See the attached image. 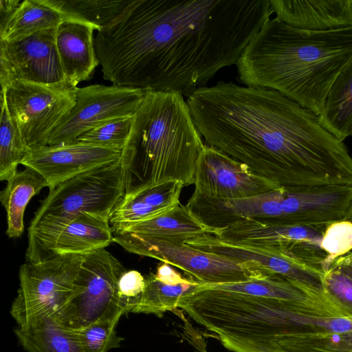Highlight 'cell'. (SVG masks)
I'll list each match as a JSON object with an SVG mask.
<instances>
[{
  "label": "cell",
  "instance_id": "1",
  "mask_svg": "<svg viewBox=\"0 0 352 352\" xmlns=\"http://www.w3.org/2000/svg\"><path fill=\"white\" fill-rule=\"evenodd\" d=\"M272 13L269 0H133L94 36L103 78L187 97L236 65Z\"/></svg>",
  "mask_w": 352,
  "mask_h": 352
},
{
  "label": "cell",
  "instance_id": "2",
  "mask_svg": "<svg viewBox=\"0 0 352 352\" xmlns=\"http://www.w3.org/2000/svg\"><path fill=\"white\" fill-rule=\"evenodd\" d=\"M186 102L206 144L280 188L352 186V156L318 116L277 91L220 82Z\"/></svg>",
  "mask_w": 352,
  "mask_h": 352
},
{
  "label": "cell",
  "instance_id": "3",
  "mask_svg": "<svg viewBox=\"0 0 352 352\" xmlns=\"http://www.w3.org/2000/svg\"><path fill=\"white\" fill-rule=\"evenodd\" d=\"M352 59V26L307 31L267 20L236 66L245 86L275 90L319 116L338 75Z\"/></svg>",
  "mask_w": 352,
  "mask_h": 352
},
{
  "label": "cell",
  "instance_id": "4",
  "mask_svg": "<svg viewBox=\"0 0 352 352\" xmlns=\"http://www.w3.org/2000/svg\"><path fill=\"white\" fill-rule=\"evenodd\" d=\"M204 146L184 96L146 91L122 159L132 170L142 171V183L175 179L187 186L195 183Z\"/></svg>",
  "mask_w": 352,
  "mask_h": 352
},
{
  "label": "cell",
  "instance_id": "5",
  "mask_svg": "<svg viewBox=\"0 0 352 352\" xmlns=\"http://www.w3.org/2000/svg\"><path fill=\"white\" fill-rule=\"evenodd\" d=\"M131 170L122 157L67 179L50 190L30 223L45 217L67 218L87 213L109 221L131 185Z\"/></svg>",
  "mask_w": 352,
  "mask_h": 352
},
{
  "label": "cell",
  "instance_id": "6",
  "mask_svg": "<svg viewBox=\"0 0 352 352\" xmlns=\"http://www.w3.org/2000/svg\"><path fill=\"white\" fill-rule=\"evenodd\" d=\"M125 268L104 248L84 254L72 296L57 321L78 330L103 319L126 314L119 296L118 282Z\"/></svg>",
  "mask_w": 352,
  "mask_h": 352
},
{
  "label": "cell",
  "instance_id": "7",
  "mask_svg": "<svg viewBox=\"0 0 352 352\" xmlns=\"http://www.w3.org/2000/svg\"><path fill=\"white\" fill-rule=\"evenodd\" d=\"M84 254L59 255L21 266L20 287L10 309L17 326L41 316L60 317L72 296Z\"/></svg>",
  "mask_w": 352,
  "mask_h": 352
},
{
  "label": "cell",
  "instance_id": "8",
  "mask_svg": "<svg viewBox=\"0 0 352 352\" xmlns=\"http://www.w3.org/2000/svg\"><path fill=\"white\" fill-rule=\"evenodd\" d=\"M113 242L130 253L179 268L191 280L202 285L241 283L269 276L252 263L201 250L184 243H170L131 233L116 234Z\"/></svg>",
  "mask_w": 352,
  "mask_h": 352
},
{
  "label": "cell",
  "instance_id": "9",
  "mask_svg": "<svg viewBox=\"0 0 352 352\" xmlns=\"http://www.w3.org/2000/svg\"><path fill=\"white\" fill-rule=\"evenodd\" d=\"M8 113L32 148L49 138L76 102V89L15 80L1 89Z\"/></svg>",
  "mask_w": 352,
  "mask_h": 352
},
{
  "label": "cell",
  "instance_id": "10",
  "mask_svg": "<svg viewBox=\"0 0 352 352\" xmlns=\"http://www.w3.org/2000/svg\"><path fill=\"white\" fill-rule=\"evenodd\" d=\"M113 239L109 221L93 214L45 217L30 224L27 262H39L63 254H84L105 248Z\"/></svg>",
  "mask_w": 352,
  "mask_h": 352
},
{
  "label": "cell",
  "instance_id": "11",
  "mask_svg": "<svg viewBox=\"0 0 352 352\" xmlns=\"http://www.w3.org/2000/svg\"><path fill=\"white\" fill-rule=\"evenodd\" d=\"M144 91L115 85H91L76 89V102L52 131L47 145L75 142L95 126L116 118L133 116Z\"/></svg>",
  "mask_w": 352,
  "mask_h": 352
},
{
  "label": "cell",
  "instance_id": "12",
  "mask_svg": "<svg viewBox=\"0 0 352 352\" xmlns=\"http://www.w3.org/2000/svg\"><path fill=\"white\" fill-rule=\"evenodd\" d=\"M56 28L22 38L0 41V83L15 80L74 88L67 81L56 44Z\"/></svg>",
  "mask_w": 352,
  "mask_h": 352
},
{
  "label": "cell",
  "instance_id": "13",
  "mask_svg": "<svg viewBox=\"0 0 352 352\" xmlns=\"http://www.w3.org/2000/svg\"><path fill=\"white\" fill-rule=\"evenodd\" d=\"M324 228L242 221L212 234L228 243L289 252L303 260L322 265L326 254L320 245Z\"/></svg>",
  "mask_w": 352,
  "mask_h": 352
},
{
  "label": "cell",
  "instance_id": "14",
  "mask_svg": "<svg viewBox=\"0 0 352 352\" xmlns=\"http://www.w3.org/2000/svg\"><path fill=\"white\" fill-rule=\"evenodd\" d=\"M195 192L219 199H241L280 188L222 151L205 144L197 164Z\"/></svg>",
  "mask_w": 352,
  "mask_h": 352
},
{
  "label": "cell",
  "instance_id": "15",
  "mask_svg": "<svg viewBox=\"0 0 352 352\" xmlns=\"http://www.w3.org/2000/svg\"><path fill=\"white\" fill-rule=\"evenodd\" d=\"M184 243L239 262L252 263L266 275H278L298 283L322 289L325 272L322 267L289 252L230 243L211 234L201 235Z\"/></svg>",
  "mask_w": 352,
  "mask_h": 352
},
{
  "label": "cell",
  "instance_id": "16",
  "mask_svg": "<svg viewBox=\"0 0 352 352\" xmlns=\"http://www.w3.org/2000/svg\"><path fill=\"white\" fill-rule=\"evenodd\" d=\"M122 151L75 141L30 148L21 164L40 173L51 190L80 173L119 160Z\"/></svg>",
  "mask_w": 352,
  "mask_h": 352
},
{
  "label": "cell",
  "instance_id": "17",
  "mask_svg": "<svg viewBox=\"0 0 352 352\" xmlns=\"http://www.w3.org/2000/svg\"><path fill=\"white\" fill-rule=\"evenodd\" d=\"M184 186L183 182L175 179L142 183L132 186L117 204L109 218L113 234L173 208L180 203Z\"/></svg>",
  "mask_w": 352,
  "mask_h": 352
},
{
  "label": "cell",
  "instance_id": "18",
  "mask_svg": "<svg viewBox=\"0 0 352 352\" xmlns=\"http://www.w3.org/2000/svg\"><path fill=\"white\" fill-rule=\"evenodd\" d=\"M99 28L72 17L63 21L56 30V44L65 76L74 88L89 80L99 64L94 32Z\"/></svg>",
  "mask_w": 352,
  "mask_h": 352
},
{
  "label": "cell",
  "instance_id": "19",
  "mask_svg": "<svg viewBox=\"0 0 352 352\" xmlns=\"http://www.w3.org/2000/svg\"><path fill=\"white\" fill-rule=\"evenodd\" d=\"M280 21L307 31L352 26V0H269Z\"/></svg>",
  "mask_w": 352,
  "mask_h": 352
},
{
  "label": "cell",
  "instance_id": "20",
  "mask_svg": "<svg viewBox=\"0 0 352 352\" xmlns=\"http://www.w3.org/2000/svg\"><path fill=\"white\" fill-rule=\"evenodd\" d=\"M118 233H131L170 243H184L206 234H212V231L186 205L179 203L165 212L132 224L116 234Z\"/></svg>",
  "mask_w": 352,
  "mask_h": 352
},
{
  "label": "cell",
  "instance_id": "21",
  "mask_svg": "<svg viewBox=\"0 0 352 352\" xmlns=\"http://www.w3.org/2000/svg\"><path fill=\"white\" fill-rule=\"evenodd\" d=\"M14 331L28 352H84L74 331L52 316L35 318L16 326Z\"/></svg>",
  "mask_w": 352,
  "mask_h": 352
},
{
  "label": "cell",
  "instance_id": "22",
  "mask_svg": "<svg viewBox=\"0 0 352 352\" xmlns=\"http://www.w3.org/2000/svg\"><path fill=\"white\" fill-rule=\"evenodd\" d=\"M47 187L44 177L35 170L25 167L8 181L0 193V201L7 215L6 234L10 238L19 237L24 230L23 217L30 199Z\"/></svg>",
  "mask_w": 352,
  "mask_h": 352
},
{
  "label": "cell",
  "instance_id": "23",
  "mask_svg": "<svg viewBox=\"0 0 352 352\" xmlns=\"http://www.w3.org/2000/svg\"><path fill=\"white\" fill-rule=\"evenodd\" d=\"M74 17L55 6L51 0H24L4 27L0 41L24 38L38 32L56 28L63 21Z\"/></svg>",
  "mask_w": 352,
  "mask_h": 352
},
{
  "label": "cell",
  "instance_id": "24",
  "mask_svg": "<svg viewBox=\"0 0 352 352\" xmlns=\"http://www.w3.org/2000/svg\"><path fill=\"white\" fill-rule=\"evenodd\" d=\"M320 124L344 141L352 131V59L333 82L323 109L318 116Z\"/></svg>",
  "mask_w": 352,
  "mask_h": 352
},
{
  "label": "cell",
  "instance_id": "25",
  "mask_svg": "<svg viewBox=\"0 0 352 352\" xmlns=\"http://www.w3.org/2000/svg\"><path fill=\"white\" fill-rule=\"evenodd\" d=\"M145 288L132 313L154 314L158 317L179 307L180 299L200 285L191 279L179 284L166 283L153 273L145 278Z\"/></svg>",
  "mask_w": 352,
  "mask_h": 352
},
{
  "label": "cell",
  "instance_id": "26",
  "mask_svg": "<svg viewBox=\"0 0 352 352\" xmlns=\"http://www.w3.org/2000/svg\"><path fill=\"white\" fill-rule=\"evenodd\" d=\"M0 180L8 181L17 173V167L29 151L21 131L10 116L1 95Z\"/></svg>",
  "mask_w": 352,
  "mask_h": 352
},
{
  "label": "cell",
  "instance_id": "27",
  "mask_svg": "<svg viewBox=\"0 0 352 352\" xmlns=\"http://www.w3.org/2000/svg\"><path fill=\"white\" fill-rule=\"evenodd\" d=\"M64 12L99 28L113 23L133 0H51Z\"/></svg>",
  "mask_w": 352,
  "mask_h": 352
},
{
  "label": "cell",
  "instance_id": "28",
  "mask_svg": "<svg viewBox=\"0 0 352 352\" xmlns=\"http://www.w3.org/2000/svg\"><path fill=\"white\" fill-rule=\"evenodd\" d=\"M280 352H352V331L291 336Z\"/></svg>",
  "mask_w": 352,
  "mask_h": 352
},
{
  "label": "cell",
  "instance_id": "29",
  "mask_svg": "<svg viewBox=\"0 0 352 352\" xmlns=\"http://www.w3.org/2000/svg\"><path fill=\"white\" fill-rule=\"evenodd\" d=\"M133 116L102 123L81 134L76 141L123 151L129 138Z\"/></svg>",
  "mask_w": 352,
  "mask_h": 352
},
{
  "label": "cell",
  "instance_id": "30",
  "mask_svg": "<svg viewBox=\"0 0 352 352\" xmlns=\"http://www.w3.org/2000/svg\"><path fill=\"white\" fill-rule=\"evenodd\" d=\"M119 318L103 319L78 330H74L84 352H107L120 346L123 338L116 327Z\"/></svg>",
  "mask_w": 352,
  "mask_h": 352
},
{
  "label": "cell",
  "instance_id": "31",
  "mask_svg": "<svg viewBox=\"0 0 352 352\" xmlns=\"http://www.w3.org/2000/svg\"><path fill=\"white\" fill-rule=\"evenodd\" d=\"M320 246L326 254L322 263L326 272L336 259L352 251V222L342 220L327 226Z\"/></svg>",
  "mask_w": 352,
  "mask_h": 352
},
{
  "label": "cell",
  "instance_id": "32",
  "mask_svg": "<svg viewBox=\"0 0 352 352\" xmlns=\"http://www.w3.org/2000/svg\"><path fill=\"white\" fill-rule=\"evenodd\" d=\"M322 289L344 317L352 318V279L330 267L324 272Z\"/></svg>",
  "mask_w": 352,
  "mask_h": 352
},
{
  "label": "cell",
  "instance_id": "33",
  "mask_svg": "<svg viewBox=\"0 0 352 352\" xmlns=\"http://www.w3.org/2000/svg\"><path fill=\"white\" fill-rule=\"evenodd\" d=\"M145 278L137 270L125 271L118 282L121 305L126 313L132 312L145 288Z\"/></svg>",
  "mask_w": 352,
  "mask_h": 352
},
{
  "label": "cell",
  "instance_id": "34",
  "mask_svg": "<svg viewBox=\"0 0 352 352\" xmlns=\"http://www.w3.org/2000/svg\"><path fill=\"white\" fill-rule=\"evenodd\" d=\"M155 276L159 280L169 284H179L187 280L166 263H163L158 266Z\"/></svg>",
  "mask_w": 352,
  "mask_h": 352
},
{
  "label": "cell",
  "instance_id": "35",
  "mask_svg": "<svg viewBox=\"0 0 352 352\" xmlns=\"http://www.w3.org/2000/svg\"><path fill=\"white\" fill-rule=\"evenodd\" d=\"M21 2L20 0H0V29L4 27Z\"/></svg>",
  "mask_w": 352,
  "mask_h": 352
},
{
  "label": "cell",
  "instance_id": "36",
  "mask_svg": "<svg viewBox=\"0 0 352 352\" xmlns=\"http://www.w3.org/2000/svg\"><path fill=\"white\" fill-rule=\"evenodd\" d=\"M331 267H333L352 279V251L336 259Z\"/></svg>",
  "mask_w": 352,
  "mask_h": 352
},
{
  "label": "cell",
  "instance_id": "37",
  "mask_svg": "<svg viewBox=\"0 0 352 352\" xmlns=\"http://www.w3.org/2000/svg\"><path fill=\"white\" fill-rule=\"evenodd\" d=\"M344 220L352 222V203Z\"/></svg>",
  "mask_w": 352,
  "mask_h": 352
},
{
  "label": "cell",
  "instance_id": "38",
  "mask_svg": "<svg viewBox=\"0 0 352 352\" xmlns=\"http://www.w3.org/2000/svg\"><path fill=\"white\" fill-rule=\"evenodd\" d=\"M351 136H352V131H351Z\"/></svg>",
  "mask_w": 352,
  "mask_h": 352
}]
</instances>
